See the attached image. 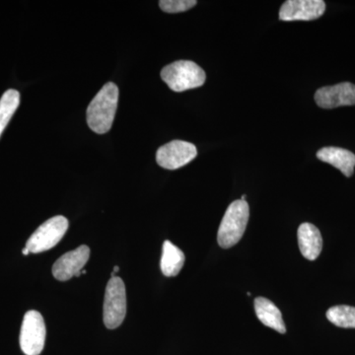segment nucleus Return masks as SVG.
I'll return each mask as SVG.
<instances>
[{"label":"nucleus","mask_w":355,"mask_h":355,"mask_svg":"<svg viewBox=\"0 0 355 355\" xmlns=\"http://www.w3.org/2000/svg\"><path fill=\"white\" fill-rule=\"evenodd\" d=\"M23 254H25V256H27V254H30L29 250L27 249V248H24L22 251Z\"/></svg>","instance_id":"18"},{"label":"nucleus","mask_w":355,"mask_h":355,"mask_svg":"<svg viewBox=\"0 0 355 355\" xmlns=\"http://www.w3.org/2000/svg\"><path fill=\"white\" fill-rule=\"evenodd\" d=\"M20 104V94L17 90L9 89L0 99V137Z\"/></svg>","instance_id":"15"},{"label":"nucleus","mask_w":355,"mask_h":355,"mask_svg":"<svg viewBox=\"0 0 355 355\" xmlns=\"http://www.w3.org/2000/svg\"><path fill=\"white\" fill-rule=\"evenodd\" d=\"M254 311L257 317L265 326L280 334L286 333V327L282 319V312L272 301L265 297L254 299Z\"/></svg>","instance_id":"13"},{"label":"nucleus","mask_w":355,"mask_h":355,"mask_svg":"<svg viewBox=\"0 0 355 355\" xmlns=\"http://www.w3.org/2000/svg\"><path fill=\"white\" fill-rule=\"evenodd\" d=\"M197 6L196 0H161L159 6L166 13H179Z\"/></svg>","instance_id":"17"},{"label":"nucleus","mask_w":355,"mask_h":355,"mask_svg":"<svg viewBox=\"0 0 355 355\" xmlns=\"http://www.w3.org/2000/svg\"><path fill=\"white\" fill-rule=\"evenodd\" d=\"M104 324L110 330L120 327L127 315V292L123 279L111 277L107 284L104 300Z\"/></svg>","instance_id":"4"},{"label":"nucleus","mask_w":355,"mask_h":355,"mask_svg":"<svg viewBox=\"0 0 355 355\" xmlns=\"http://www.w3.org/2000/svg\"><path fill=\"white\" fill-rule=\"evenodd\" d=\"M119 270H120V268H119V266H114L113 272L116 273L119 272Z\"/></svg>","instance_id":"19"},{"label":"nucleus","mask_w":355,"mask_h":355,"mask_svg":"<svg viewBox=\"0 0 355 355\" xmlns=\"http://www.w3.org/2000/svg\"><path fill=\"white\" fill-rule=\"evenodd\" d=\"M69 225V220L64 216L51 217L33 233L26 243L25 248L29 250L30 254L49 251L51 248L57 246L58 242L64 238Z\"/></svg>","instance_id":"5"},{"label":"nucleus","mask_w":355,"mask_h":355,"mask_svg":"<svg viewBox=\"0 0 355 355\" xmlns=\"http://www.w3.org/2000/svg\"><path fill=\"white\" fill-rule=\"evenodd\" d=\"M46 324L38 311H28L23 319L20 347L26 355H40L46 342Z\"/></svg>","instance_id":"6"},{"label":"nucleus","mask_w":355,"mask_h":355,"mask_svg":"<svg viewBox=\"0 0 355 355\" xmlns=\"http://www.w3.org/2000/svg\"><path fill=\"white\" fill-rule=\"evenodd\" d=\"M326 11L323 0H287L279 10L282 21H311L318 19Z\"/></svg>","instance_id":"10"},{"label":"nucleus","mask_w":355,"mask_h":355,"mask_svg":"<svg viewBox=\"0 0 355 355\" xmlns=\"http://www.w3.org/2000/svg\"><path fill=\"white\" fill-rule=\"evenodd\" d=\"M315 102L322 109H335L355 105V85L343 83L318 89Z\"/></svg>","instance_id":"9"},{"label":"nucleus","mask_w":355,"mask_h":355,"mask_svg":"<svg viewBox=\"0 0 355 355\" xmlns=\"http://www.w3.org/2000/svg\"><path fill=\"white\" fill-rule=\"evenodd\" d=\"M184 263V254L182 250L170 241L163 244L160 268L165 277H176L181 272Z\"/></svg>","instance_id":"14"},{"label":"nucleus","mask_w":355,"mask_h":355,"mask_svg":"<svg viewBox=\"0 0 355 355\" xmlns=\"http://www.w3.org/2000/svg\"><path fill=\"white\" fill-rule=\"evenodd\" d=\"M327 318L340 328L355 329V307L352 306H334L327 311Z\"/></svg>","instance_id":"16"},{"label":"nucleus","mask_w":355,"mask_h":355,"mask_svg":"<svg viewBox=\"0 0 355 355\" xmlns=\"http://www.w3.org/2000/svg\"><path fill=\"white\" fill-rule=\"evenodd\" d=\"M250 207L246 200H235L229 205L217 234L219 246L223 249L234 246L241 240L248 221H249Z\"/></svg>","instance_id":"2"},{"label":"nucleus","mask_w":355,"mask_h":355,"mask_svg":"<svg viewBox=\"0 0 355 355\" xmlns=\"http://www.w3.org/2000/svg\"><path fill=\"white\" fill-rule=\"evenodd\" d=\"M197 155V147L191 142L173 140L158 149L156 161L165 169L176 170L189 164Z\"/></svg>","instance_id":"7"},{"label":"nucleus","mask_w":355,"mask_h":355,"mask_svg":"<svg viewBox=\"0 0 355 355\" xmlns=\"http://www.w3.org/2000/svg\"><path fill=\"white\" fill-rule=\"evenodd\" d=\"M246 198H247V197H246V195H243V196H242V198H241V200H246Z\"/></svg>","instance_id":"20"},{"label":"nucleus","mask_w":355,"mask_h":355,"mask_svg":"<svg viewBox=\"0 0 355 355\" xmlns=\"http://www.w3.org/2000/svg\"><path fill=\"white\" fill-rule=\"evenodd\" d=\"M119 102V88L116 84L108 83L91 101L87 109L89 128L96 133L108 132L113 125Z\"/></svg>","instance_id":"1"},{"label":"nucleus","mask_w":355,"mask_h":355,"mask_svg":"<svg viewBox=\"0 0 355 355\" xmlns=\"http://www.w3.org/2000/svg\"><path fill=\"white\" fill-rule=\"evenodd\" d=\"M161 78L171 90L184 92L202 86L207 80V74L196 62L178 60L162 69Z\"/></svg>","instance_id":"3"},{"label":"nucleus","mask_w":355,"mask_h":355,"mask_svg":"<svg viewBox=\"0 0 355 355\" xmlns=\"http://www.w3.org/2000/svg\"><path fill=\"white\" fill-rule=\"evenodd\" d=\"M298 244L301 254L309 261H315L323 248V238L316 226L303 223L298 228Z\"/></svg>","instance_id":"11"},{"label":"nucleus","mask_w":355,"mask_h":355,"mask_svg":"<svg viewBox=\"0 0 355 355\" xmlns=\"http://www.w3.org/2000/svg\"><path fill=\"white\" fill-rule=\"evenodd\" d=\"M317 158L328 163L345 175V177L352 176L355 167V154L347 149L340 147H324L317 153Z\"/></svg>","instance_id":"12"},{"label":"nucleus","mask_w":355,"mask_h":355,"mask_svg":"<svg viewBox=\"0 0 355 355\" xmlns=\"http://www.w3.org/2000/svg\"><path fill=\"white\" fill-rule=\"evenodd\" d=\"M90 257V249L86 245L62 254L53 266V275L60 282H67L73 277H80L84 266Z\"/></svg>","instance_id":"8"}]
</instances>
